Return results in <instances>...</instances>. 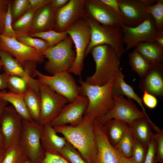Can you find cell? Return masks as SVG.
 Wrapping results in <instances>:
<instances>
[{
	"mask_svg": "<svg viewBox=\"0 0 163 163\" xmlns=\"http://www.w3.org/2000/svg\"><path fill=\"white\" fill-rule=\"evenodd\" d=\"M59 154L70 163H88L77 150L67 141Z\"/></svg>",
	"mask_w": 163,
	"mask_h": 163,
	"instance_id": "cell-36",
	"label": "cell"
},
{
	"mask_svg": "<svg viewBox=\"0 0 163 163\" xmlns=\"http://www.w3.org/2000/svg\"><path fill=\"white\" fill-rule=\"evenodd\" d=\"M31 8L35 12L45 5L50 3L52 0H29Z\"/></svg>",
	"mask_w": 163,
	"mask_h": 163,
	"instance_id": "cell-46",
	"label": "cell"
},
{
	"mask_svg": "<svg viewBox=\"0 0 163 163\" xmlns=\"http://www.w3.org/2000/svg\"><path fill=\"white\" fill-rule=\"evenodd\" d=\"M154 134L149 142L143 163H157L156 159V142Z\"/></svg>",
	"mask_w": 163,
	"mask_h": 163,
	"instance_id": "cell-43",
	"label": "cell"
},
{
	"mask_svg": "<svg viewBox=\"0 0 163 163\" xmlns=\"http://www.w3.org/2000/svg\"><path fill=\"white\" fill-rule=\"evenodd\" d=\"M35 13L30 8L12 23V28L16 34L17 38L30 33Z\"/></svg>",
	"mask_w": 163,
	"mask_h": 163,
	"instance_id": "cell-29",
	"label": "cell"
},
{
	"mask_svg": "<svg viewBox=\"0 0 163 163\" xmlns=\"http://www.w3.org/2000/svg\"><path fill=\"white\" fill-rule=\"evenodd\" d=\"M124 78V75L120 68L115 76L113 86V95H125L128 98L135 101L141 107L151 128L155 131H157L159 128L152 122L148 117L142 104V99L135 92L133 87L125 82Z\"/></svg>",
	"mask_w": 163,
	"mask_h": 163,
	"instance_id": "cell-22",
	"label": "cell"
},
{
	"mask_svg": "<svg viewBox=\"0 0 163 163\" xmlns=\"http://www.w3.org/2000/svg\"><path fill=\"white\" fill-rule=\"evenodd\" d=\"M12 1L11 0H0V9L7 11L9 4Z\"/></svg>",
	"mask_w": 163,
	"mask_h": 163,
	"instance_id": "cell-51",
	"label": "cell"
},
{
	"mask_svg": "<svg viewBox=\"0 0 163 163\" xmlns=\"http://www.w3.org/2000/svg\"><path fill=\"white\" fill-rule=\"evenodd\" d=\"M24 163H33V162L29 158H27Z\"/></svg>",
	"mask_w": 163,
	"mask_h": 163,
	"instance_id": "cell-58",
	"label": "cell"
},
{
	"mask_svg": "<svg viewBox=\"0 0 163 163\" xmlns=\"http://www.w3.org/2000/svg\"><path fill=\"white\" fill-rule=\"evenodd\" d=\"M158 0H140L142 4L145 7L150 6L156 3Z\"/></svg>",
	"mask_w": 163,
	"mask_h": 163,
	"instance_id": "cell-54",
	"label": "cell"
},
{
	"mask_svg": "<svg viewBox=\"0 0 163 163\" xmlns=\"http://www.w3.org/2000/svg\"><path fill=\"white\" fill-rule=\"evenodd\" d=\"M134 138L128 125L126 131L114 147L128 158L131 156Z\"/></svg>",
	"mask_w": 163,
	"mask_h": 163,
	"instance_id": "cell-33",
	"label": "cell"
},
{
	"mask_svg": "<svg viewBox=\"0 0 163 163\" xmlns=\"http://www.w3.org/2000/svg\"><path fill=\"white\" fill-rule=\"evenodd\" d=\"M128 57L129 63L132 70L136 72L142 79L143 78L147 73L150 63L136 49L129 54Z\"/></svg>",
	"mask_w": 163,
	"mask_h": 163,
	"instance_id": "cell-30",
	"label": "cell"
},
{
	"mask_svg": "<svg viewBox=\"0 0 163 163\" xmlns=\"http://www.w3.org/2000/svg\"><path fill=\"white\" fill-rule=\"evenodd\" d=\"M84 0H69L64 6L55 11L56 25L53 30L65 31L74 23L82 19L85 14Z\"/></svg>",
	"mask_w": 163,
	"mask_h": 163,
	"instance_id": "cell-17",
	"label": "cell"
},
{
	"mask_svg": "<svg viewBox=\"0 0 163 163\" xmlns=\"http://www.w3.org/2000/svg\"><path fill=\"white\" fill-rule=\"evenodd\" d=\"M38 163H70L59 154L45 152L43 157Z\"/></svg>",
	"mask_w": 163,
	"mask_h": 163,
	"instance_id": "cell-41",
	"label": "cell"
},
{
	"mask_svg": "<svg viewBox=\"0 0 163 163\" xmlns=\"http://www.w3.org/2000/svg\"><path fill=\"white\" fill-rule=\"evenodd\" d=\"M23 119L12 105L7 106L0 120V129L5 149L11 145L19 143Z\"/></svg>",
	"mask_w": 163,
	"mask_h": 163,
	"instance_id": "cell-13",
	"label": "cell"
},
{
	"mask_svg": "<svg viewBox=\"0 0 163 163\" xmlns=\"http://www.w3.org/2000/svg\"><path fill=\"white\" fill-rule=\"evenodd\" d=\"M0 99L9 102L21 115L23 120L32 121V119L25 105L24 94H17L9 91H0Z\"/></svg>",
	"mask_w": 163,
	"mask_h": 163,
	"instance_id": "cell-25",
	"label": "cell"
},
{
	"mask_svg": "<svg viewBox=\"0 0 163 163\" xmlns=\"http://www.w3.org/2000/svg\"><path fill=\"white\" fill-rule=\"evenodd\" d=\"M50 3L35 12L30 34L54 30L56 25L55 11Z\"/></svg>",
	"mask_w": 163,
	"mask_h": 163,
	"instance_id": "cell-21",
	"label": "cell"
},
{
	"mask_svg": "<svg viewBox=\"0 0 163 163\" xmlns=\"http://www.w3.org/2000/svg\"><path fill=\"white\" fill-rule=\"evenodd\" d=\"M124 25L134 27L146 20L150 14L140 0H118Z\"/></svg>",
	"mask_w": 163,
	"mask_h": 163,
	"instance_id": "cell-18",
	"label": "cell"
},
{
	"mask_svg": "<svg viewBox=\"0 0 163 163\" xmlns=\"http://www.w3.org/2000/svg\"><path fill=\"white\" fill-rule=\"evenodd\" d=\"M85 12L100 24L121 27L124 25L121 15L100 0H84Z\"/></svg>",
	"mask_w": 163,
	"mask_h": 163,
	"instance_id": "cell-15",
	"label": "cell"
},
{
	"mask_svg": "<svg viewBox=\"0 0 163 163\" xmlns=\"http://www.w3.org/2000/svg\"><path fill=\"white\" fill-rule=\"evenodd\" d=\"M31 8L29 0H14L11 3V12L12 23Z\"/></svg>",
	"mask_w": 163,
	"mask_h": 163,
	"instance_id": "cell-38",
	"label": "cell"
},
{
	"mask_svg": "<svg viewBox=\"0 0 163 163\" xmlns=\"http://www.w3.org/2000/svg\"><path fill=\"white\" fill-rule=\"evenodd\" d=\"M3 64L2 62L0 59V73H1V70L3 69L2 68Z\"/></svg>",
	"mask_w": 163,
	"mask_h": 163,
	"instance_id": "cell-57",
	"label": "cell"
},
{
	"mask_svg": "<svg viewBox=\"0 0 163 163\" xmlns=\"http://www.w3.org/2000/svg\"><path fill=\"white\" fill-rule=\"evenodd\" d=\"M8 75L5 72L0 73V91L7 88Z\"/></svg>",
	"mask_w": 163,
	"mask_h": 163,
	"instance_id": "cell-49",
	"label": "cell"
},
{
	"mask_svg": "<svg viewBox=\"0 0 163 163\" xmlns=\"http://www.w3.org/2000/svg\"><path fill=\"white\" fill-rule=\"evenodd\" d=\"M36 76L39 80L66 98L69 103L73 101L79 95V86L69 71L60 72L49 76L37 70Z\"/></svg>",
	"mask_w": 163,
	"mask_h": 163,
	"instance_id": "cell-11",
	"label": "cell"
},
{
	"mask_svg": "<svg viewBox=\"0 0 163 163\" xmlns=\"http://www.w3.org/2000/svg\"><path fill=\"white\" fill-rule=\"evenodd\" d=\"M11 3L9 4L6 12L3 30L1 34L5 37L16 38L17 35L12 27V22L11 12Z\"/></svg>",
	"mask_w": 163,
	"mask_h": 163,
	"instance_id": "cell-40",
	"label": "cell"
},
{
	"mask_svg": "<svg viewBox=\"0 0 163 163\" xmlns=\"http://www.w3.org/2000/svg\"><path fill=\"white\" fill-rule=\"evenodd\" d=\"M37 62L33 61H25L22 66L25 71L32 78L36 76Z\"/></svg>",
	"mask_w": 163,
	"mask_h": 163,
	"instance_id": "cell-45",
	"label": "cell"
},
{
	"mask_svg": "<svg viewBox=\"0 0 163 163\" xmlns=\"http://www.w3.org/2000/svg\"><path fill=\"white\" fill-rule=\"evenodd\" d=\"M29 35L32 37H38L45 40L48 43L50 47L63 40L69 35L66 31L58 32L53 30L30 34Z\"/></svg>",
	"mask_w": 163,
	"mask_h": 163,
	"instance_id": "cell-32",
	"label": "cell"
},
{
	"mask_svg": "<svg viewBox=\"0 0 163 163\" xmlns=\"http://www.w3.org/2000/svg\"><path fill=\"white\" fill-rule=\"evenodd\" d=\"M94 119L85 114L82 122L77 126L62 125L53 126L57 133L62 134L88 163H95L97 152Z\"/></svg>",
	"mask_w": 163,
	"mask_h": 163,
	"instance_id": "cell-1",
	"label": "cell"
},
{
	"mask_svg": "<svg viewBox=\"0 0 163 163\" xmlns=\"http://www.w3.org/2000/svg\"><path fill=\"white\" fill-rule=\"evenodd\" d=\"M154 42L160 47L163 49V31L157 37Z\"/></svg>",
	"mask_w": 163,
	"mask_h": 163,
	"instance_id": "cell-52",
	"label": "cell"
},
{
	"mask_svg": "<svg viewBox=\"0 0 163 163\" xmlns=\"http://www.w3.org/2000/svg\"><path fill=\"white\" fill-rule=\"evenodd\" d=\"M97 152L95 163H131V158L124 156L109 142L104 125L94 120Z\"/></svg>",
	"mask_w": 163,
	"mask_h": 163,
	"instance_id": "cell-10",
	"label": "cell"
},
{
	"mask_svg": "<svg viewBox=\"0 0 163 163\" xmlns=\"http://www.w3.org/2000/svg\"><path fill=\"white\" fill-rule=\"evenodd\" d=\"M156 142V159L157 162H163V130L155 134Z\"/></svg>",
	"mask_w": 163,
	"mask_h": 163,
	"instance_id": "cell-42",
	"label": "cell"
},
{
	"mask_svg": "<svg viewBox=\"0 0 163 163\" xmlns=\"http://www.w3.org/2000/svg\"><path fill=\"white\" fill-rule=\"evenodd\" d=\"M135 49L150 63L162 62L163 49L154 42H143L138 44Z\"/></svg>",
	"mask_w": 163,
	"mask_h": 163,
	"instance_id": "cell-27",
	"label": "cell"
},
{
	"mask_svg": "<svg viewBox=\"0 0 163 163\" xmlns=\"http://www.w3.org/2000/svg\"><path fill=\"white\" fill-rule=\"evenodd\" d=\"M148 146L134 139L131 158L133 163H143Z\"/></svg>",
	"mask_w": 163,
	"mask_h": 163,
	"instance_id": "cell-39",
	"label": "cell"
},
{
	"mask_svg": "<svg viewBox=\"0 0 163 163\" xmlns=\"http://www.w3.org/2000/svg\"></svg>",
	"mask_w": 163,
	"mask_h": 163,
	"instance_id": "cell-59",
	"label": "cell"
},
{
	"mask_svg": "<svg viewBox=\"0 0 163 163\" xmlns=\"http://www.w3.org/2000/svg\"><path fill=\"white\" fill-rule=\"evenodd\" d=\"M7 11L0 9V34L3 32Z\"/></svg>",
	"mask_w": 163,
	"mask_h": 163,
	"instance_id": "cell-50",
	"label": "cell"
},
{
	"mask_svg": "<svg viewBox=\"0 0 163 163\" xmlns=\"http://www.w3.org/2000/svg\"><path fill=\"white\" fill-rule=\"evenodd\" d=\"M90 53L95 63V71L85 81L91 85H103L115 76L120 69V58L110 46L107 44L95 46Z\"/></svg>",
	"mask_w": 163,
	"mask_h": 163,
	"instance_id": "cell-3",
	"label": "cell"
},
{
	"mask_svg": "<svg viewBox=\"0 0 163 163\" xmlns=\"http://www.w3.org/2000/svg\"><path fill=\"white\" fill-rule=\"evenodd\" d=\"M100 0L111 9L121 15L118 0Z\"/></svg>",
	"mask_w": 163,
	"mask_h": 163,
	"instance_id": "cell-47",
	"label": "cell"
},
{
	"mask_svg": "<svg viewBox=\"0 0 163 163\" xmlns=\"http://www.w3.org/2000/svg\"><path fill=\"white\" fill-rule=\"evenodd\" d=\"M121 28L123 32L124 44H126V49L136 47L143 42H154L163 30L157 28L155 21L149 14L144 21L134 27L123 25Z\"/></svg>",
	"mask_w": 163,
	"mask_h": 163,
	"instance_id": "cell-9",
	"label": "cell"
},
{
	"mask_svg": "<svg viewBox=\"0 0 163 163\" xmlns=\"http://www.w3.org/2000/svg\"><path fill=\"white\" fill-rule=\"evenodd\" d=\"M57 133L53 127L50 124L43 126L40 140L45 152L59 154L66 144V139L58 135Z\"/></svg>",
	"mask_w": 163,
	"mask_h": 163,
	"instance_id": "cell-23",
	"label": "cell"
},
{
	"mask_svg": "<svg viewBox=\"0 0 163 163\" xmlns=\"http://www.w3.org/2000/svg\"><path fill=\"white\" fill-rule=\"evenodd\" d=\"M5 149L0 147V163H2L5 152Z\"/></svg>",
	"mask_w": 163,
	"mask_h": 163,
	"instance_id": "cell-55",
	"label": "cell"
},
{
	"mask_svg": "<svg viewBox=\"0 0 163 163\" xmlns=\"http://www.w3.org/2000/svg\"><path fill=\"white\" fill-rule=\"evenodd\" d=\"M38 80L40 102L38 123L43 126L50 123L58 116L64 106L69 102L65 97Z\"/></svg>",
	"mask_w": 163,
	"mask_h": 163,
	"instance_id": "cell-7",
	"label": "cell"
},
{
	"mask_svg": "<svg viewBox=\"0 0 163 163\" xmlns=\"http://www.w3.org/2000/svg\"><path fill=\"white\" fill-rule=\"evenodd\" d=\"M128 125L134 139L148 146L155 134L152 133L147 118L145 117L139 118Z\"/></svg>",
	"mask_w": 163,
	"mask_h": 163,
	"instance_id": "cell-24",
	"label": "cell"
},
{
	"mask_svg": "<svg viewBox=\"0 0 163 163\" xmlns=\"http://www.w3.org/2000/svg\"><path fill=\"white\" fill-rule=\"evenodd\" d=\"M16 39L24 45L35 48L42 54L50 47L48 43L45 40L31 37L29 35L18 37Z\"/></svg>",
	"mask_w": 163,
	"mask_h": 163,
	"instance_id": "cell-35",
	"label": "cell"
},
{
	"mask_svg": "<svg viewBox=\"0 0 163 163\" xmlns=\"http://www.w3.org/2000/svg\"><path fill=\"white\" fill-rule=\"evenodd\" d=\"M5 149L2 163H24L28 158L19 143L13 144Z\"/></svg>",
	"mask_w": 163,
	"mask_h": 163,
	"instance_id": "cell-31",
	"label": "cell"
},
{
	"mask_svg": "<svg viewBox=\"0 0 163 163\" xmlns=\"http://www.w3.org/2000/svg\"><path fill=\"white\" fill-rule=\"evenodd\" d=\"M7 75V88L10 91L18 94H24L29 86L26 79L15 75Z\"/></svg>",
	"mask_w": 163,
	"mask_h": 163,
	"instance_id": "cell-34",
	"label": "cell"
},
{
	"mask_svg": "<svg viewBox=\"0 0 163 163\" xmlns=\"http://www.w3.org/2000/svg\"><path fill=\"white\" fill-rule=\"evenodd\" d=\"M26 106L33 120L39 122L40 111V97L29 86L24 94Z\"/></svg>",
	"mask_w": 163,
	"mask_h": 163,
	"instance_id": "cell-28",
	"label": "cell"
},
{
	"mask_svg": "<svg viewBox=\"0 0 163 163\" xmlns=\"http://www.w3.org/2000/svg\"><path fill=\"white\" fill-rule=\"evenodd\" d=\"M146 8L153 18L158 29L163 30V0H158L156 3L146 7Z\"/></svg>",
	"mask_w": 163,
	"mask_h": 163,
	"instance_id": "cell-37",
	"label": "cell"
},
{
	"mask_svg": "<svg viewBox=\"0 0 163 163\" xmlns=\"http://www.w3.org/2000/svg\"><path fill=\"white\" fill-rule=\"evenodd\" d=\"M113 108L103 117L97 119L103 125L113 119L129 124L137 119L146 117L144 112L138 109L132 100L126 98L123 95H113Z\"/></svg>",
	"mask_w": 163,
	"mask_h": 163,
	"instance_id": "cell-12",
	"label": "cell"
},
{
	"mask_svg": "<svg viewBox=\"0 0 163 163\" xmlns=\"http://www.w3.org/2000/svg\"><path fill=\"white\" fill-rule=\"evenodd\" d=\"M0 50L9 53L22 66L27 61H33L38 63L44 61L43 55L35 48L24 45L15 37H5L0 34Z\"/></svg>",
	"mask_w": 163,
	"mask_h": 163,
	"instance_id": "cell-14",
	"label": "cell"
},
{
	"mask_svg": "<svg viewBox=\"0 0 163 163\" xmlns=\"http://www.w3.org/2000/svg\"><path fill=\"white\" fill-rule=\"evenodd\" d=\"M88 103L87 97L79 95L73 101L66 104L57 117L49 124L52 126L66 125L75 126L82 122Z\"/></svg>",
	"mask_w": 163,
	"mask_h": 163,
	"instance_id": "cell-16",
	"label": "cell"
},
{
	"mask_svg": "<svg viewBox=\"0 0 163 163\" xmlns=\"http://www.w3.org/2000/svg\"><path fill=\"white\" fill-rule=\"evenodd\" d=\"M73 43L72 39L68 35L42 54L47 59L44 66L47 72L53 75L69 71L73 65L76 56L75 52L72 49Z\"/></svg>",
	"mask_w": 163,
	"mask_h": 163,
	"instance_id": "cell-5",
	"label": "cell"
},
{
	"mask_svg": "<svg viewBox=\"0 0 163 163\" xmlns=\"http://www.w3.org/2000/svg\"><path fill=\"white\" fill-rule=\"evenodd\" d=\"M43 126L34 120H23L19 143L28 158L33 163H38L44 155L40 140Z\"/></svg>",
	"mask_w": 163,
	"mask_h": 163,
	"instance_id": "cell-8",
	"label": "cell"
},
{
	"mask_svg": "<svg viewBox=\"0 0 163 163\" xmlns=\"http://www.w3.org/2000/svg\"><path fill=\"white\" fill-rule=\"evenodd\" d=\"M0 58L2 68L7 75H14L25 78L29 86L40 96L38 79L30 77L24 70L21 64L8 53L0 50Z\"/></svg>",
	"mask_w": 163,
	"mask_h": 163,
	"instance_id": "cell-20",
	"label": "cell"
},
{
	"mask_svg": "<svg viewBox=\"0 0 163 163\" xmlns=\"http://www.w3.org/2000/svg\"><path fill=\"white\" fill-rule=\"evenodd\" d=\"M107 138L114 147L123 136L128 127V125L122 121L112 119L104 125Z\"/></svg>",
	"mask_w": 163,
	"mask_h": 163,
	"instance_id": "cell-26",
	"label": "cell"
},
{
	"mask_svg": "<svg viewBox=\"0 0 163 163\" xmlns=\"http://www.w3.org/2000/svg\"><path fill=\"white\" fill-rule=\"evenodd\" d=\"M142 100L145 105L150 109H154L157 105L158 100L156 97L145 91L143 92Z\"/></svg>",
	"mask_w": 163,
	"mask_h": 163,
	"instance_id": "cell-44",
	"label": "cell"
},
{
	"mask_svg": "<svg viewBox=\"0 0 163 163\" xmlns=\"http://www.w3.org/2000/svg\"><path fill=\"white\" fill-rule=\"evenodd\" d=\"M82 19L89 25L91 30L90 40L86 50L85 57L93 47L101 45H110L120 58L126 52L121 27L101 25L85 12Z\"/></svg>",
	"mask_w": 163,
	"mask_h": 163,
	"instance_id": "cell-4",
	"label": "cell"
},
{
	"mask_svg": "<svg viewBox=\"0 0 163 163\" xmlns=\"http://www.w3.org/2000/svg\"><path fill=\"white\" fill-rule=\"evenodd\" d=\"M115 76L101 86L91 85L81 78L78 79V82L80 85L79 95L86 97L88 100L84 115L98 119L112 109L114 106L113 91Z\"/></svg>",
	"mask_w": 163,
	"mask_h": 163,
	"instance_id": "cell-2",
	"label": "cell"
},
{
	"mask_svg": "<svg viewBox=\"0 0 163 163\" xmlns=\"http://www.w3.org/2000/svg\"><path fill=\"white\" fill-rule=\"evenodd\" d=\"M72 39L75 48L76 58L70 73L81 76L84 66V54L91 38L90 28L83 19L76 21L65 31Z\"/></svg>",
	"mask_w": 163,
	"mask_h": 163,
	"instance_id": "cell-6",
	"label": "cell"
},
{
	"mask_svg": "<svg viewBox=\"0 0 163 163\" xmlns=\"http://www.w3.org/2000/svg\"><path fill=\"white\" fill-rule=\"evenodd\" d=\"M7 104L8 102L6 101L0 99V120L7 107Z\"/></svg>",
	"mask_w": 163,
	"mask_h": 163,
	"instance_id": "cell-53",
	"label": "cell"
},
{
	"mask_svg": "<svg viewBox=\"0 0 163 163\" xmlns=\"http://www.w3.org/2000/svg\"><path fill=\"white\" fill-rule=\"evenodd\" d=\"M0 147L5 148L3 136L2 135L0 129Z\"/></svg>",
	"mask_w": 163,
	"mask_h": 163,
	"instance_id": "cell-56",
	"label": "cell"
},
{
	"mask_svg": "<svg viewBox=\"0 0 163 163\" xmlns=\"http://www.w3.org/2000/svg\"><path fill=\"white\" fill-rule=\"evenodd\" d=\"M162 62L150 63L148 71L140 81L139 85L142 92L145 91L161 99L163 97V66Z\"/></svg>",
	"mask_w": 163,
	"mask_h": 163,
	"instance_id": "cell-19",
	"label": "cell"
},
{
	"mask_svg": "<svg viewBox=\"0 0 163 163\" xmlns=\"http://www.w3.org/2000/svg\"><path fill=\"white\" fill-rule=\"evenodd\" d=\"M69 0H52L51 5L56 11L66 5Z\"/></svg>",
	"mask_w": 163,
	"mask_h": 163,
	"instance_id": "cell-48",
	"label": "cell"
}]
</instances>
